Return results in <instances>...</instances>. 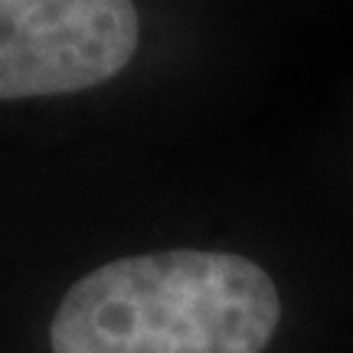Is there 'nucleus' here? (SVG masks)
I'll use <instances>...</instances> for the list:
<instances>
[{
    "instance_id": "nucleus-1",
    "label": "nucleus",
    "mask_w": 353,
    "mask_h": 353,
    "mask_svg": "<svg viewBox=\"0 0 353 353\" xmlns=\"http://www.w3.org/2000/svg\"><path fill=\"white\" fill-rule=\"evenodd\" d=\"M281 294L259 262L219 249L112 259L65 288L52 353H265Z\"/></svg>"
},
{
    "instance_id": "nucleus-2",
    "label": "nucleus",
    "mask_w": 353,
    "mask_h": 353,
    "mask_svg": "<svg viewBox=\"0 0 353 353\" xmlns=\"http://www.w3.org/2000/svg\"><path fill=\"white\" fill-rule=\"evenodd\" d=\"M134 0H0V101L72 95L138 52Z\"/></svg>"
}]
</instances>
